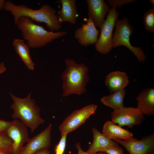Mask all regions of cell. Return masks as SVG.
Returning a JSON list of instances; mask_svg holds the SVG:
<instances>
[{
	"instance_id": "15",
	"label": "cell",
	"mask_w": 154,
	"mask_h": 154,
	"mask_svg": "<svg viewBox=\"0 0 154 154\" xmlns=\"http://www.w3.org/2000/svg\"><path fill=\"white\" fill-rule=\"evenodd\" d=\"M92 131L93 135V141L86 151L87 153L96 154L100 152H104L105 150L111 146L119 145L117 143L108 139L96 127H93Z\"/></svg>"
},
{
	"instance_id": "10",
	"label": "cell",
	"mask_w": 154,
	"mask_h": 154,
	"mask_svg": "<svg viewBox=\"0 0 154 154\" xmlns=\"http://www.w3.org/2000/svg\"><path fill=\"white\" fill-rule=\"evenodd\" d=\"M5 133L13 142L11 154H19L24 143L30 139L27 127L21 121L15 119Z\"/></svg>"
},
{
	"instance_id": "27",
	"label": "cell",
	"mask_w": 154,
	"mask_h": 154,
	"mask_svg": "<svg viewBox=\"0 0 154 154\" xmlns=\"http://www.w3.org/2000/svg\"><path fill=\"white\" fill-rule=\"evenodd\" d=\"M75 147L78 150L77 154H107L106 153L104 152H100L96 154H90L87 153L86 151H84L81 148L80 143L79 142H77L76 143Z\"/></svg>"
},
{
	"instance_id": "4",
	"label": "cell",
	"mask_w": 154,
	"mask_h": 154,
	"mask_svg": "<svg viewBox=\"0 0 154 154\" xmlns=\"http://www.w3.org/2000/svg\"><path fill=\"white\" fill-rule=\"evenodd\" d=\"M9 94L13 102L10 106L13 111L12 118L19 119L26 127L31 129V133H34L45 121L41 117L40 109L35 99L31 98V92L24 98L17 97L10 92Z\"/></svg>"
},
{
	"instance_id": "13",
	"label": "cell",
	"mask_w": 154,
	"mask_h": 154,
	"mask_svg": "<svg viewBox=\"0 0 154 154\" xmlns=\"http://www.w3.org/2000/svg\"><path fill=\"white\" fill-rule=\"evenodd\" d=\"M88 7V17H90L96 27L100 29L104 23L105 16L110 9L104 0H86Z\"/></svg>"
},
{
	"instance_id": "31",
	"label": "cell",
	"mask_w": 154,
	"mask_h": 154,
	"mask_svg": "<svg viewBox=\"0 0 154 154\" xmlns=\"http://www.w3.org/2000/svg\"><path fill=\"white\" fill-rule=\"evenodd\" d=\"M149 1L153 5H154V0H149Z\"/></svg>"
},
{
	"instance_id": "24",
	"label": "cell",
	"mask_w": 154,
	"mask_h": 154,
	"mask_svg": "<svg viewBox=\"0 0 154 154\" xmlns=\"http://www.w3.org/2000/svg\"><path fill=\"white\" fill-rule=\"evenodd\" d=\"M109 5L112 7H116L120 8L123 5L133 3L136 1L135 0H108Z\"/></svg>"
},
{
	"instance_id": "17",
	"label": "cell",
	"mask_w": 154,
	"mask_h": 154,
	"mask_svg": "<svg viewBox=\"0 0 154 154\" xmlns=\"http://www.w3.org/2000/svg\"><path fill=\"white\" fill-rule=\"evenodd\" d=\"M62 7L58 11V19L60 23L67 22L75 24L78 14L76 0H59Z\"/></svg>"
},
{
	"instance_id": "18",
	"label": "cell",
	"mask_w": 154,
	"mask_h": 154,
	"mask_svg": "<svg viewBox=\"0 0 154 154\" xmlns=\"http://www.w3.org/2000/svg\"><path fill=\"white\" fill-rule=\"evenodd\" d=\"M103 133L112 140H127L133 136V134L128 130L116 125L112 121H107L104 124Z\"/></svg>"
},
{
	"instance_id": "2",
	"label": "cell",
	"mask_w": 154,
	"mask_h": 154,
	"mask_svg": "<svg viewBox=\"0 0 154 154\" xmlns=\"http://www.w3.org/2000/svg\"><path fill=\"white\" fill-rule=\"evenodd\" d=\"M65 63L66 68L62 75V96L84 93L90 80L88 68L82 63H77L72 59H66Z\"/></svg>"
},
{
	"instance_id": "5",
	"label": "cell",
	"mask_w": 154,
	"mask_h": 154,
	"mask_svg": "<svg viewBox=\"0 0 154 154\" xmlns=\"http://www.w3.org/2000/svg\"><path fill=\"white\" fill-rule=\"evenodd\" d=\"M115 27V31L112 40V48L125 46L134 54L140 62L144 61L146 57L141 47H133L130 43L129 37L133 34L134 29L129 23L128 19L125 17L121 20L117 19Z\"/></svg>"
},
{
	"instance_id": "32",
	"label": "cell",
	"mask_w": 154,
	"mask_h": 154,
	"mask_svg": "<svg viewBox=\"0 0 154 154\" xmlns=\"http://www.w3.org/2000/svg\"><path fill=\"white\" fill-rule=\"evenodd\" d=\"M0 154H5L2 152H0Z\"/></svg>"
},
{
	"instance_id": "1",
	"label": "cell",
	"mask_w": 154,
	"mask_h": 154,
	"mask_svg": "<svg viewBox=\"0 0 154 154\" xmlns=\"http://www.w3.org/2000/svg\"><path fill=\"white\" fill-rule=\"evenodd\" d=\"M13 16L16 25L18 19L22 16L27 17L37 23L44 22L48 29L52 31H58L62 27L55 9L44 4L38 9H33L23 4L16 5L10 1H6L4 9Z\"/></svg>"
},
{
	"instance_id": "9",
	"label": "cell",
	"mask_w": 154,
	"mask_h": 154,
	"mask_svg": "<svg viewBox=\"0 0 154 154\" xmlns=\"http://www.w3.org/2000/svg\"><path fill=\"white\" fill-rule=\"evenodd\" d=\"M114 141L123 145L129 154H152L154 153V133L140 140L133 137L127 140Z\"/></svg>"
},
{
	"instance_id": "25",
	"label": "cell",
	"mask_w": 154,
	"mask_h": 154,
	"mask_svg": "<svg viewBox=\"0 0 154 154\" xmlns=\"http://www.w3.org/2000/svg\"><path fill=\"white\" fill-rule=\"evenodd\" d=\"M104 152L108 154H124L123 149L119 145L111 146L105 150Z\"/></svg>"
},
{
	"instance_id": "34",
	"label": "cell",
	"mask_w": 154,
	"mask_h": 154,
	"mask_svg": "<svg viewBox=\"0 0 154 154\" xmlns=\"http://www.w3.org/2000/svg\"><path fill=\"white\" fill-rule=\"evenodd\" d=\"M107 154H108L107 153Z\"/></svg>"
},
{
	"instance_id": "30",
	"label": "cell",
	"mask_w": 154,
	"mask_h": 154,
	"mask_svg": "<svg viewBox=\"0 0 154 154\" xmlns=\"http://www.w3.org/2000/svg\"><path fill=\"white\" fill-rule=\"evenodd\" d=\"M5 2L4 0H0V11L4 9Z\"/></svg>"
},
{
	"instance_id": "12",
	"label": "cell",
	"mask_w": 154,
	"mask_h": 154,
	"mask_svg": "<svg viewBox=\"0 0 154 154\" xmlns=\"http://www.w3.org/2000/svg\"><path fill=\"white\" fill-rule=\"evenodd\" d=\"M100 31L96 29L91 19L88 17L87 23L83 24L81 27L76 30L74 37L81 45L86 47L96 43Z\"/></svg>"
},
{
	"instance_id": "16",
	"label": "cell",
	"mask_w": 154,
	"mask_h": 154,
	"mask_svg": "<svg viewBox=\"0 0 154 154\" xmlns=\"http://www.w3.org/2000/svg\"><path fill=\"white\" fill-rule=\"evenodd\" d=\"M105 84L110 93L124 89L129 83L126 73L119 71L112 72L105 77Z\"/></svg>"
},
{
	"instance_id": "20",
	"label": "cell",
	"mask_w": 154,
	"mask_h": 154,
	"mask_svg": "<svg viewBox=\"0 0 154 154\" xmlns=\"http://www.w3.org/2000/svg\"><path fill=\"white\" fill-rule=\"evenodd\" d=\"M126 92L124 89L110 93L102 97L100 101L104 105L116 110L123 107V100Z\"/></svg>"
},
{
	"instance_id": "11",
	"label": "cell",
	"mask_w": 154,
	"mask_h": 154,
	"mask_svg": "<svg viewBox=\"0 0 154 154\" xmlns=\"http://www.w3.org/2000/svg\"><path fill=\"white\" fill-rule=\"evenodd\" d=\"M52 126V124H50L41 132L30 138L19 154H34L42 149H48L51 144V131Z\"/></svg>"
},
{
	"instance_id": "29",
	"label": "cell",
	"mask_w": 154,
	"mask_h": 154,
	"mask_svg": "<svg viewBox=\"0 0 154 154\" xmlns=\"http://www.w3.org/2000/svg\"><path fill=\"white\" fill-rule=\"evenodd\" d=\"M6 69L4 63L3 62L1 63H0V75L5 72Z\"/></svg>"
},
{
	"instance_id": "21",
	"label": "cell",
	"mask_w": 154,
	"mask_h": 154,
	"mask_svg": "<svg viewBox=\"0 0 154 154\" xmlns=\"http://www.w3.org/2000/svg\"><path fill=\"white\" fill-rule=\"evenodd\" d=\"M13 142L5 132L0 133V152L11 154Z\"/></svg>"
},
{
	"instance_id": "8",
	"label": "cell",
	"mask_w": 154,
	"mask_h": 154,
	"mask_svg": "<svg viewBox=\"0 0 154 154\" xmlns=\"http://www.w3.org/2000/svg\"><path fill=\"white\" fill-rule=\"evenodd\" d=\"M111 118L114 123L121 127L127 126L129 128L141 125L145 119L143 114L137 108L124 107L114 110Z\"/></svg>"
},
{
	"instance_id": "6",
	"label": "cell",
	"mask_w": 154,
	"mask_h": 154,
	"mask_svg": "<svg viewBox=\"0 0 154 154\" xmlns=\"http://www.w3.org/2000/svg\"><path fill=\"white\" fill-rule=\"evenodd\" d=\"M114 7L110 9L106 19L100 28V34L95 48L97 51L105 54L110 52L112 48V40L115 22L118 18L119 13Z\"/></svg>"
},
{
	"instance_id": "23",
	"label": "cell",
	"mask_w": 154,
	"mask_h": 154,
	"mask_svg": "<svg viewBox=\"0 0 154 154\" xmlns=\"http://www.w3.org/2000/svg\"><path fill=\"white\" fill-rule=\"evenodd\" d=\"M68 134V133L61 134L60 140L55 148V154H63L65 148L66 138Z\"/></svg>"
},
{
	"instance_id": "3",
	"label": "cell",
	"mask_w": 154,
	"mask_h": 154,
	"mask_svg": "<svg viewBox=\"0 0 154 154\" xmlns=\"http://www.w3.org/2000/svg\"><path fill=\"white\" fill-rule=\"evenodd\" d=\"M16 25L21 32L24 40L31 48L43 47L67 33L65 31H48L42 26L35 24L29 17L24 16L18 19Z\"/></svg>"
},
{
	"instance_id": "33",
	"label": "cell",
	"mask_w": 154,
	"mask_h": 154,
	"mask_svg": "<svg viewBox=\"0 0 154 154\" xmlns=\"http://www.w3.org/2000/svg\"><path fill=\"white\" fill-rule=\"evenodd\" d=\"M152 154H154V153H152Z\"/></svg>"
},
{
	"instance_id": "26",
	"label": "cell",
	"mask_w": 154,
	"mask_h": 154,
	"mask_svg": "<svg viewBox=\"0 0 154 154\" xmlns=\"http://www.w3.org/2000/svg\"><path fill=\"white\" fill-rule=\"evenodd\" d=\"M11 121L0 119V133L5 132L11 125Z\"/></svg>"
},
{
	"instance_id": "22",
	"label": "cell",
	"mask_w": 154,
	"mask_h": 154,
	"mask_svg": "<svg viewBox=\"0 0 154 154\" xmlns=\"http://www.w3.org/2000/svg\"><path fill=\"white\" fill-rule=\"evenodd\" d=\"M145 29L150 33L154 32V8L149 9L143 15Z\"/></svg>"
},
{
	"instance_id": "19",
	"label": "cell",
	"mask_w": 154,
	"mask_h": 154,
	"mask_svg": "<svg viewBox=\"0 0 154 154\" xmlns=\"http://www.w3.org/2000/svg\"><path fill=\"white\" fill-rule=\"evenodd\" d=\"M24 41V40L15 38L12 42V44L16 52L28 69L33 70L35 64L31 57L30 47L27 44L25 43Z\"/></svg>"
},
{
	"instance_id": "14",
	"label": "cell",
	"mask_w": 154,
	"mask_h": 154,
	"mask_svg": "<svg viewBox=\"0 0 154 154\" xmlns=\"http://www.w3.org/2000/svg\"><path fill=\"white\" fill-rule=\"evenodd\" d=\"M137 108L143 114L148 116L154 115V89L153 88L145 89L136 98Z\"/></svg>"
},
{
	"instance_id": "28",
	"label": "cell",
	"mask_w": 154,
	"mask_h": 154,
	"mask_svg": "<svg viewBox=\"0 0 154 154\" xmlns=\"http://www.w3.org/2000/svg\"><path fill=\"white\" fill-rule=\"evenodd\" d=\"M50 152L48 149L44 148L39 150L34 154H50Z\"/></svg>"
},
{
	"instance_id": "7",
	"label": "cell",
	"mask_w": 154,
	"mask_h": 154,
	"mask_svg": "<svg viewBox=\"0 0 154 154\" xmlns=\"http://www.w3.org/2000/svg\"><path fill=\"white\" fill-rule=\"evenodd\" d=\"M97 108L96 105L91 104L74 111L58 127L61 134L68 133L75 130L95 113Z\"/></svg>"
}]
</instances>
